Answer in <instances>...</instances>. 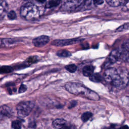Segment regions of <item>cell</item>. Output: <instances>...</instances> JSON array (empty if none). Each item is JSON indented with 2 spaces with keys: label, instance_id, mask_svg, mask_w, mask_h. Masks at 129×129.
Returning <instances> with one entry per match:
<instances>
[{
  "label": "cell",
  "instance_id": "6da1fadb",
  "mask_svg": "<svg viewBox=\"0 0 129 129\" xmlns=\"http://www.w3.org/2000/svg\"><path fill=\"white\" fill-rule=\"evenodd\" d=\"M128 77V71L125 68H110L105 71L103 79L112 89L120 90L127 86Z\"/></svg>",
  "mask_w": 129,
  "mask_h": 129
},
{
  "label": "cell",
  "instance_id": "7a4b0ae2",
  "mask_svg": "<svg viewBox=\"0 0 129 129\" xmlns=\"http://www.w3.org/2000/svg\"><path fill=\"white\" fill-rule=\"evenodd\" d=\"M64 87L67 91L75 95L80 96L88 99L95 101H97L100 98L96 92L80 83L69 82L65 84Z\"/></svg>",
  "mask_w": 129,
  "mask_h": 129
},
{
  "label": "cell",
  "instance_id": "3957f363",
  "mask_svg": "<svg viewBox=\"0 0 129 129\" xmlns=\"http://www.w3.org/2000/svg\"><path fill=\"white\" fill-rule=\"evenodd\" d=\"M20 13L23 18L28 21L36 20L41 15L39 8L31 2H28L22 5L20 9Z\"/></svg>",
  "mask_w": 129,
  "mask_h": 129
},
{
  "label": "cell",
  "instance_id": "277c9868",
  "mask_svg": "<svg viewBox=\"0 0 129 129\" xmlns=\"http://www.w3.org/2000/svg\"><path fill=\"white\" fill-rule=\"evenodd\" d=\"M35 106V102L33 101H25L20 102L16 107L18 116L23 118L28 116Z\"/></svg>",
  "mask_w": 129,
  "mask_h": 129
},
{
  "label": "cell",
  "instance_id": "5b68a950",
  "mask_svg": "<svg viewBox=\"0 0 129 129\" xmlns=\"http://www.w3.org/2000/svg\"><path fill=\"white\" fill-rule=\"evenodd\" d=\"M84 1H67L63 2L60 10L67 12H73L81 10L83 7Z\"/></svg>",
  "mask_w": 129,
  "mask_h": 129
},
{
  "label": "cell",
  "instance_id": "8992f818",
  "mask_svg": "<svg viewBox=\"0 0 129 129\" xmlns=\"http://www.w3.org/2000/svg\"><path fill=\"white\" fill-rule=\"evenodd\" d=\"M81 41L80 38H72L68 39L55 40L51 42L52 45L56 46H64L79 43Z\"/></svg>",
  "mask_w": 129,
  "mask_h": 129
},
{
  "label": "cell",
  "instance_id": "52a82bcc",
  "mask_svg": "<svg viewBox=\"0 0 129 129\" xmlns=\"http://www.w3.org/2000/svg\"><path fill=\"white\" fill-rule=\"evenodd\" d=\"M50 38L48 36L41 35L34 38L32 40L33 45L37 47H41L46 45L49 41Z\"/></svg>",
  "mask_w": 129,
  "mask_h": 129
},
{
  "label": "cell",
  "instance_id": "ba28073f",
  "mask_svg": "<svg viewBox=\"0 0 129 129\" xmlns=\"http://www.w3.org/2000/svg\"><path fill=\"white\" fill-rule=\"evenodd\" d=\"M121 58V51L120 48L113 50L108 57V61L110 63H114Z\"/></svg>",
  "mask_w": 129,
  "mask_h": 129
},
{
  "label": "cell",
  "instance_id": "9c48e42d",
  "mask_svg": "<svg viewBox=\"0 0 129 129\" xmlns=\"http://www.w3.org/2000/svg\"><path fill=\"white\" fill-rule=\"evenodd\" d=\"M13 115L12 109L7 105H3L0 107V119L11 117Z\"/></svg>",
  "mask_w": 129,
  "mask_h": 129
},
{
  "label": "cell",
  "instance_id": "30bf717a",
  "mask_svg": "<svg viewBox=\"0 0 129 129\" xmlns=\"http://www.w3.org/2000/svg\"><path fill=\"white\" fill-rule=\"evenodd\" d=\"M52 125L56 129H63L67 125V122L62 118H57L53 121Z\"/></svg>",
  "mask_w": 129,
  "mask_h": 129
},
{
  "label": "cell",
  "instance_id": "8fae6325",
  "mask_svg": "<svg viewBox=\"0 0 129 129\" xmlns=\"http://www.w3.org/2000/svg\"><path fill=\"white\" fill-rule=\"evenodd\" d=\"M94 70V67L92 65H87L85 66L83 70L82 73L84 76L85 77H90L92 74H93Z\"/></svg>",
  "mask_w": 129,
  "mask_h": 129
},
{
  "label": "cell",
  "instance_id": "7c38bea8",
  "mask_svg": "<svg viewBox=\"0 0 129 129\" xmlns=\"http://www.w3.org/2000/svg\"><path fill=\"white\" fill-rule=\"evenodd\" d=\"M106 2L111 7H116L124 5L128 2H125L124 1H106Z\"/></svg>",
  "mask_w": 129,
  "mask_h": 129
},
{
  "label": "cell",
  "instance_id": "4fadbf2b",
  "mask_svg": "<svg viewBox=\"0 0 129 129\" xmlns=\"http://www.w3.org/2000/svg\"><path fill=\"white\" fill-rule=\"evenodd\" d=\"M8 9V5L5 1H0V18L2 17L6 13Z\"/></svg>",
  "mask_w": 129,
  "mask_h": 129
},
{
  "label": "cell",
  "instance_id": "5bb4252c",
  "mask_svg": "<svg viewBox=\"0 0 129 129\" xmlns=\"http://www.w3.org/2000/svg\"><path fill=\"white\" fill-rule=\"evenodd\" d=\"M89 79L94 82H101L103 79V77L98 73L93 74L90 77H89Z\"/></svg>",
  "mask_w": 129,
  "mask_h": 129
},
{
  "label": "cell",
  "instance_id": "9a60e30c",
  "mask_svg": "<svg viewBox=\"0 0 129 129\" xmlns=\"http://www.w3.org/2000/svg\"><path fill=\"white\" fill-rule=\"evenodd\" d=\"M38 58L37 56H30L26 60V61H25L24 64L28 66L31 65L34 63H35L36 62H37L38 61Z\"/></svg>",
  "mask_w": 129,
  "mask_h": 129
},
{
  "label": "cell",
  "instance_id": "2e32d148",
  "mask_svg": "<svg viewBox=\"0 0 129 129\" xmlns=\"http://www.w3.org/2000/svg\"><path fill=\"white\" fill-rule=\"evenodd\" d=\"M56 55L59 57H67L70 56L72 54L70 52L66 50H59L56 52Z\"/></svg>",
  "mask_w": 129,
  "mask_h": 129
},
{
  "label": "cell",
  "instance_id": "e0dca14e",
  "mask_svg": "<svg viewBox=\"0 0 129 129\" xmlns=\"http://www.w3.org/2000/svg\"><path fill=\"white\" fill-rule=\"evenodd\" d=\"M61 2L60 1H50L47 2L45 5V7L46 8H51L57 6Z\"/></svg>",
  "mask_w": 129,
  "mask_h": 129
},
{
  "label": "cell",
  "instance_id": "ac0fdd59",
  "mask_svg": "<svg viewBox=\"0 0 129 129\" xmlns=\"http://www.w3.org/2000/svg\"><path fill=\"white\" fill-rule=\"evenodd\" d=\"M13 71V68L12 67L8 66H4L0 67V74L9 73Z\"/></svg>",
  "mask_w": 129,
  "mask_h": 129
},
{
  "label": "cell",
  "instance_id": "d6986e66",
  "mask_svg": "<svg viewBox=\"0 0 129 129\" xmlns=\"http://www.w3.org/2000/svg\"><path fill=\"white\" fill-rule=\"evenodd\" d=\"M93 114L91 112H86L82 114L81 116V119L83 122H86L88 121L92 116Z\"/></svg>",
  "mask_w": 129,
  "mask_h": 129
},
{
  "label": "cell",
  "instance_id": "ffe728a7",
  "mask_svg": "<svg viewBox=\"0 0 129 129\" xmlns=\"http://www.w3.org/2000/svg\"><path fill=\"white\" fill-rule=\"evenodd\" d=\"M3 43L7 46H11L16 43V41L12 39H5L2 40Z\"/></svg>",
  "mask_w": 129,
  "mask_h": 129
},
{
  "label": "cell",
  "instance_id": "44dd1931",
  "mask_svg": "<svg viewBox=\"0 0 129 129\" xmlns=\"http://www.w3.org/2000/svg\"><path fill=\"white\" fill-rule=\"evenodd\" d=\"M65 69L69 72L73 73H75L77 71V67L74 64H70L66 66Z\"/></svg>",
  "mask_w": 129,
  "mask_h": 129
},
{
  "label": "cell",
  "instance_id": "7402d4cb",
  "mask_svg": "<svg viewBox=\"0 0 129 129\" xmlns=\"http://www.w3.org/2000/svg\"><path fill=\"white\" fill-rule=\"evenodd\" d=\"M22 123L19 120H15L12 122V127L13 129H21Z\"/></svg>",
  "mask_w": 129,
  "mask_h": 129
},
{
  "label": "cell",
  "instance_id": "603a6c76",
  "mask_svg": "<svg viewBox=\"0 0 129 129\" xmlns=\"http://www.w3.org/2000/svg\"><path fill=\"white\" fill-rule=\"evenodd\" d=\"M8 18L10 20H14L17 17V15L16 13L15 12V11H10L7 15Z\"/></svg>",
  "mask_w": 129,
  "mask_h": 129
},
{
  "label": "cell",
  "instance_id": "cb8c5ba5",
  "mask_svg": "<svg viewBox=\"0 0 129 129\" xmlns=\"http://www.w3.org/2000/svg\"><path fill=\"white\" fill-rule=\"evenodd\" d=\"M128 29V23H127L126 24H124L123 25L120 26L116 29V31L120 32L124 30H126Z\"/></svg>",
  "mask_w": 129,
  "mask_h": 129
},
{
  "label": "cell",
  "instance_id": "d4e9b609",
  "mask_svg": "<svg viewBox=\"0 0 129 129\" xmlns=\"http://www.w3.org/2000/svg\"><path fill=\"white\" fill-rule=\"evenodd\" d=\"M27 89V87L26 86V85H24V84H22L19 89V93H23L24 92H25Z\"/></svg>",
  "mask_w": 129,
  "mask_h": 129
},
{
  "label": "cell",
  "instance_id": "484cf974",
  "mask_svg": "<svg viewBox=\"0 0 129 129\" xmlns=\"http://www.w3.org/2000/svg\"><path fill=\"white\" fill-rule=\"evenodd\" d=\"M104 1H93V3L95 5H100L101 4H102L104 3Z\"/></svg>",
  "mask_w": 129,
  "mask_h": 129
},
{
  "label": "cell",
  "instance_id": "4316f807",
  "mask_svg": "<svg viewBox=\"0 0 129 129\" xmlns=\"http://www.w3.org/2000/svg\"><path fill=\"white\" fill-rule=\"evenodd\" d=\"M76 104H77V102L76 101H72L70 103L68 107H69V108H72V107H74V106H75L76 105Z\"/></svg>",
  "mask_w": 129,
  "mask_h": 129
},
{
  "label": "cell",
  "instance_id": "83f0119b",
  "mask_svg": "<svg viewBox=\"0 0 129 129\" xmlns=\"http://www.w3.org/2000/svg\"><path fill=\"white\" fill-rule=\"evenodd\" d=\"M119 129H128V127L127 125H123V126H121Z\"/></svg>",
  "mask_w": 129,
  "mask_h": 129
},
{
  "label": "cell",
  "instance_id": "f1b7e54d",
  "mask_svg": "<svg viewBox=\"0 0 129 129\" xmlns=\"http://www.w3.org/2000/svg\"><path fill=\"white\" fill-rule=\"evenodd\" d=\"M63 129H71V128L70 126H69L67 125V126H65Z\"/></svg>",
  "mask_w": 129,
  "mask_h": 129
},
{
  "label": "cell",
  "instance_id": "f546056e",
  "mask_svg": "<svg viewBox=\"0 0 129 129\" xmlns=\"http://www.w3.org/2000/svg\"><path fill=\"white\" fill-rule=\"evenodd\" d=\"M2 43H3V41L2 39H0V46L2 44Z\"/></svg>",
  "mask_w": 129,
  "mask_h": 129
}]
</instances>
